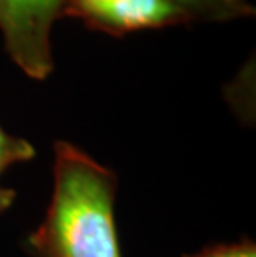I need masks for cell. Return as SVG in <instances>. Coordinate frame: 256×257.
<instances>
[{"instance_id": "1", "label": "cell", "mask_w": 256, "mask_h": 257, "mask_svg": "<svg viewBox=\"0 0 256 257\" xmlns=\"http://www.w3.org/2000/svg\"><path fill=\"white\" fill-rule=\"evenodd\" d=\"M52 198L25 240L32 257H122L115 222L118 178L80 146L53 145Z\"/></svg>"}, {"instance_id": "2", "label": "cell", "mask_w": 256, "mask_h": 257, "mask_svg": "<svg viewBox=\"0 0 256 257\" xmlns=\"http://www.w3.org/2000/svg\"><path fill=\"white\" fill-rule=\"evenodd\" d=\"M63 0H2L0 29L10 60L27 76L45 80L53 72L50 30Z\"/></svg>"}, {"instance_id": "3", "label": "cell", "mask_w": 256, "mask_h": 257, "mask_svg": "<svg viewBox=\"0 0 256 257\" xmlns=\"http://www.w3.org/2000/svg\"><path fill=\"white\" fill-rule=\"evenodd\" d=\"M78 4L87 19L115 34L156 29L187 14L172 0H78Z\"/></svg>"}, {"instance_id": "4", "label": "cell", "mask_w": 256, "mask_h": 257, "mask_svg": "<svg viewBox=\"0 0 256 257\" xmlns=\"http://www.w3.org/2000/svg\"><path fill=\"white\" fill-rule=\"evenodd\" d=\"M37 151L30 141L9 135L0 126V176L15 165L32 161Z\"/></svg>"}, {"instance_id": "5", "label": "cell", "mask_w": 256, "mask_h": 257, "mask_svg": "<svg viewBox=\"0 0 256 257\" xmlns=\"http://www.w3.org/2000/svg\"><path fill=\"white\" fill-rule=\"evenodd\" d=\"M183 257H256V244L253 240L244 239L238 242L206 245L200 252Z\"/></svg>"}, {"instance_id": "6", "label": "cell", "mask_w": 256, "mask_h": 257, "mask_svg": "<svg viewBox=\"0 0 256 257\" xmlns=\"http://www.w3.org/2000/svg\"><path fill=\"white\" fill-rule=\"evenodd\" d=\"M182 9H195V10H208L216 7V0H172Z\"/></svg>"}, {"instance_id": "7", "label": "cell", "mask_w": 256, "mask_h": 257, "mask_svg": "<svg viewBox=\"0 0 256 257\" xmlns=\"http://www.w3.org/2000/svg\"><path fill=\"white\" fill-rule=\"evenodd\" d=\"M17 198V193L12 188H5L0 184V214H4L5 211H9Z\"/></svg>"}, {"instance_id": "8", "label": "cell", "mask_w": 256, "mask_h": 257, "mask_svg": "<svg viewBox=\"0 0 256 257\" xmlns=\"http://www.w3.org/2000/svg\"><path fill=\"white\" fill-rule=\"evenodd\" d=\"M0 5H2V0H0Z\"/></svg>"}]
</instances>
